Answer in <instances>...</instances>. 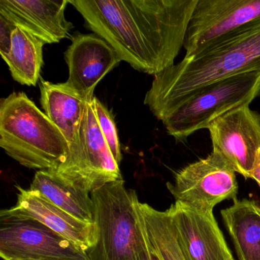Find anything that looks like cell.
<instances>
[{
	"mask_svg": "<svg viewBox=\"0 0 260 260\" xmlns=\"http://www.w3.org/2000/svg\"><path fill=\"white\" fill-rule=\"evenodd\" d=\"M122 61L156 76L174 65L198 0H69Z\"/></svg>",
	"mask_w": 260,
	"mask_h": 260,
	"instance_id": "obj_1",
	"label": "cell"
},
{
	"mask_svg": "<svg viewBox=\"0 0 260 260\" xmlns=\"http://www.w3.org/2000/svg\"><path fill=\"white\" fill-rule=\"evenodd\" d=\"M254 71H260V17L154 76L144 104L162 122L200 89Z\"/></svg>",
	"mask_w": 260,
	"mask_h": 260,
	"instance_id": "obj_2",
	"label": "cell"
},
{
	"mask_svg": "<svg viewBox=\"0 0 260 260\" xmlns=\"http://www.w3.org/2000/svg\"><path fill=\"white\" fill-rule=\"evenodd\" d=\"M0 147L33 170H57L70 153L64 135L24 92L1 100Z\"/></svg>",
	"mask_w": 260,
	"mask_h": 260,
	"instance_id": "obj_3",
	"label": "cell"
},
{
	"mask_svg": "<svg viewBox=\"0 0 260 260\" xmlns=\"http://www.w3.org/2000/svg\"><path fill=\"white\" fill-rule=\"evenodd\" d=\"M91 197L98 239L87 252L89 260H153L138 194L126 188L123 178L95 190Z\"/></svg>",
	"mask_w": 260,
	"mask_h": 260,
	"instance_id": "obj_4",
	"label": "cell"
},
{
	"mask_svg": "<svg viewBox=\"0 0 260 260\" xmlns=\"http://www.w3.org/2000/svg\"><path fill=\"white\" fill-rule=\"evenodd\" d=\"M260 95V71L243 73L198 91L162 124L177 142L185 143L223 114L249 105Z\"/></svg>",
	"mask_w": 260,
	"mask_h": 260,
	"instance_id": "obj_5",
	"label": "cell"
},
{
	"mask_svg": "<svg viewBox=\"0 0 260 260\" xmlns=\"http://www.w3.org/2000/svg\"><path fill=\"white\" fill-rule=\"evenodd\" d=\"M92 100L86 104L77 147L70 150L65 162L54 170L63 180L89 194L122 179L119 165L97 121Z\"/></svg>",
	"mask_w": 260,
	"mask_h": 260,
	"instance_id": "obj_6",
	"label": "cell"
},
{
	"mask_svg": "<svg viewBox=\"0 0 260 260\" xmlns=\"http://www.w3.org/2000/svg\"><path fill=\"white\" fill-rule=\"evenodd\" d=\"M235 170L217 152L188 164L176 173L167 188L177 202L202 211H213L226 199H234L238 190Z\"/></svg>",
	"mask_w": 260,
	"mask_h": 260,
	"instance_id": "obj_7",
	"label": "cell"
},
{
	"mask_svg": "<svg viewBox=\"0 0 260 260\" xmlns=\"http://www.w3.org/2000/svg\"><path fill=\"white\" fill-rule=\"evenodd\" d=\"M207 129L212 150L220 153L236 173L251 179L260 149V114L245 105L216 118Z\"/></svg>",
	"mask_w": 260,
	"mask_h": 260,
	"instance_id": "obj_8",
	"label": "cell"
},
{
	"mask_svg": "<svg viewBox=\"0 0 260 260\" xmlns=\"http://www.w3.org/2000/svg\"><path fill=\"white\" fill-rule=\"evenodd\" d=\"M258 17L260 0H198L185 35V57Z\"/></svg>",
	"mask_w": 260,
	"mask_h": 260,
	"instance_id": "obj_9",
	"label": "cell"
},
{
	"mask_svg": "<svg viewBox=\"0 0 260 260\" xmlns=\"http://www.w3.org/2000/svg\"><path fill=\"white\" fill-rule=\"evenodd\" d=\"M0 255L4 260H89L72 242L32 220L3 223Z\"/></svg>",
	"mask_w": 260,
	"mask_h": 260,
	"instance_id": "obj_10",
	"label": "cell"
},
{
	"mask_svg": "<svg viewBox=\"0 0 260 260\" xmlns=\"http://www.w3.org/2000/svg\"><path fill=\"white\" fill-rule=\"evenodd\" d=\"M16 188L17 202L15 206L1 211L2 222H39L86 252L96 244L98 231L95 223H86L70 215L38 191L25 189L19 185Z\"/></svg>",
	"mask_w": 260,
	"mask_h": 260,
	"instance_id": "obj_11",
	"label": "cell"
},
{
	"mask_svg": "<svg viewBox=\"0 0 260 260\" xmlns=\"http://www.w3.org/2000/svg\"><path fill=\"white\" fill-rule=\"evenodd\" d=\"M69 68L67 84L89 102L100 81L122 61L116 51L95 34L78 35L65 52Z\"/></svg>",
	"mask_w": 260,
	"mask_h": 260,
	"instance_id": "obj_12",
	"label": "cell"
},
{
	"mask_svg": "<svg viewBox=\"0 0 260 260\" xmlns=\"http://www.w3.org/2000/svg\"><path fill=\"white\" fill-rule=\"evenodd\" d=\"M188 260L234 258L213 211H202L176 201L168 208Z\"/></svg>",
	"mask_w": 260,
	"mask_h": 260,
	"instance_id": "obj_13",
	"label": "cell"
},
{
	"mask_svg": "<svg viewBox=\"0 0 260 260\" xmlns=\"http://www.w3.org/2000/svg\"><path fill=\"white\" fill-rule=\"evenodd\" d=\"M68 4L69 0H0V16L45 44L58 43L69 38L74 27L65 18Z\"/></svg>",
	"mask_w": 260,
	"mask_h": 260,
	"instance_id": "obj_14",
	"label": "cell"
},
{
	"mask_svg": "<svg viewBox=\"0 0 260 260\" xmlns=\"http://www.w3.org/2000/svg\"><path fill=\"white\" fill-rule=\"evenodd\" d=\"M40 90L45 114L64 135L70 150H73L78 143L80 124L89 102L66 83H52L41 79Z\"/></svg>",
	"mask_w": 260,
	"mask_h": 260,
	"instance_id": "obj_15",
	"label": "cell"
},
{
	"mask_svg": "<svg viewBox=\"0 0 260 260\" xmlns=\"http://www.w3.org/2000/svg\"><path fill=\"white\" fill-rule=\"evenodd\" d=\"M238 260H260V205L255 201L234 199L220 211Z\"/></svg>",
	"mask_w": 260,
	"mask_h": 260,
	"instance_id": "obj_16",
	"label": "cell"
},
{
	"mask_svg": "<svg viewBox=\"0 0 260 260\" xmlns=\"http://www.w3.org/2000/svg\"><path fill=\"white\" fill-rule=\"evenodd\" d=\"M30 189L38 191L75 218L94 223L93 202L91 194L68 183L54 170H39L35 175Z\"/></svg>",
	"mask_w": 260,
	"mask_h": 260,
	"instance_id": "obj_17",
	"label": "cell"
},
{
	"mask_svg": "<svg viewBox=\"0 0 260 260\" xmlns=\"http://www.w3.org/2000/svg\"><path fill=\"white\" fill-rule=\"evenodd\" d=\"M138 211L152 253L159 260H188L168 210L138 202Z\"/></svg>",
	"mask_w": 260,
	"mask_h": 260,
	"instance_id": "obj_18",
	"label": "cell"
},
{
	"mask_svg": "<svg viewBox=\"0 0 260 260\" xmlns=\"http://www.w3.org/2000/svg\"><path fill=\"white\" fill-rule=\"evenodd\" d=\"M45 45L36 36L16 27L13 35L11 49L4 58L14 80L25 86H36L44 64Z\"/></svg>",
	"mask_w": 260,
	"mask_h": 260,
	"instance_id": "obj_19",
	"label": "cell"
},
{
	"mask_svg": "<svg viewBox=\"0 0 260 260\" xmlns=\"http://www.w3.org/2000/svg\"><path fill=\"white\" fill-rule=\"evenodd\" d=\"M94 107H95V115L97 121L100 124L102 132L109 144L111 152L118 165L122 160V154L121 151L119 139H118V132L113 115L109 109L98 100L96 97H93Z\"/></svg>",
	"mask_w": 260,
	"mask_h": 260,
	"instance_id": "obj_20",
	"label": "cell"
},
{
	"mask_svg": "<svg viewBox=\"0 0 260 260\" xmlns=\"http://www.w3.org/2000/svg\"><path fill=\"white\" fill-rule=\"evenodd\" d=\"M16 26L4 16H0V54L3 59L10 53L13 35Z\"/></svg>",
	"mask_w": 260,
	"mask_h": 260,
	"instance_id": "obj_21",
	"label": "cell"
},
{
	"mask_svg": "<svg viewBox=\"0 0 260 260\" xmlns=\"http://www.w3.org/2000/svg\"><path fill=\"white\" fill-rule=\"evenodd\" d=\"M251 179H255L257 183L260 186V158L258 156V160H257L256 165L254 169L253 173H252Z\"/></svg>",
	"mask_w": 260,
	"mask_h": 260,
	"instance_id": "obj_22",
	"label": "cell"
},
{
	"mask_svg": "<svg viewBox=\"0 0 260 260\" xmlns=\"http://www.w3.org/2000/svg\"><path fill=\"white\" fill-rule=\"evenodd\" d=\"M153 260H159V258H158L157 257L155 256V255L153 254Z\"/></svg>",
	"mask_w": 260,
	"mask_h": 260,
	"instance_id": "obj_23",
	"label": "cell"
},
{
	"mask_svg": "<svg viewBox=\"0 0 260 260\" xmlns=\"http://www.w3.org/2000/svg\"><path fill=\"white\" fill-rule=\"evenodd\" d=\"M258 156L260 158V149L258 150Z\"/></svg>",
	"mask_w": 260,
	"mask_h": 260,
	"instance_id": "obj_24",
	"label": "cell"
},
{
	"mask_svg": "<svg viewBox=\"0 0 260 260\" xmlns=\"http://www.w3.org/2000/svg\"><path fill=\"white\" fill-rule=\"evenodd\" d=\"M230 260H234V258H231V259H230Z\"/></svg>",
	"mask_w": 260,
	"mask_h": 260,
	"instance_id": "obj_25",
	"label": "cell"
}]
</instances>
